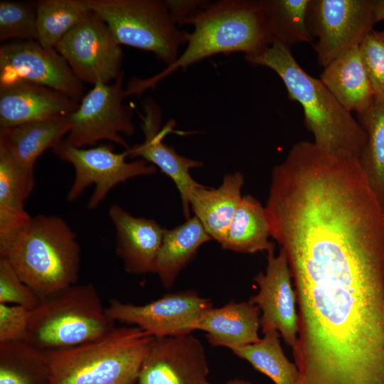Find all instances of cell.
Segmentation results:
<instances>
[{"instance_id":"7c38bea8","label":"cell","mask_w":384,"mask_h":384,"mask_svg":"<svg viewBox=\"0 0 384 384\" xmlns=\"http://www.w3.org/2000/svg\"><path fill=\"white\" fill-rule=\"evenodd\" d=\"M211 306L210 299L188 290L167 294L144 305L111 299L105 311L114 321L137 326L153 337H165L192 333L193 320Z\"/></svg>"},{"instance_id":"7402d4cb","label":"cell","mask_w":384,"mask_h":384,"mask_svg":"<svg viewBox=\"0 0 384 384\" xmlns=\"http://www.w3.org/2000/svg\"><path fill=\"white\" fill-rule=\"evenodd\" d=\"M32 191L11 155L0 145V257L6 255L32 218L24 208Z\"/></svg>"},{"instance_id":"d4e9b609","label":"cell","mask_w":384,"mask_h":384,"mask_svg":"<svg viewBox=\"0 0 384 384\" xmlns=\"http://www.w3.org/2000/svg\"><path fill=\"white\" fill-rule=\"evenodd\" d=\"M43 351L25 341L0 343V384H50Z\"/></svg>"},{"instance_id":"836d02e7","label":"cell","mask_w":384,"mask_h":384,"mask_svg":"<svg viewBox=\"0 0 384 384\" xmlns=\"http://www.w3.org/2000/svg\"><path fill=\"white\" fill-rule=\"evenodd\" d=\"M174 21L179 26L196 11L206 7L210 1L203 0L165 1Z\"/></svg>"},{"instance_id":"8992f818","label":"cell","mask_w":384,"mask_h":384,"mask_svg":"<svg viewBox=\"0 0 384 384\" xmlns=\"http://www.w3.org/2000/svg\"><path fill=\"white\" fill-rule=\"evenodd\" d=\"M108 25L121 45L151 52L166 66L179 56L189 32L172 19L165 1L85 0Z\"/></svg>"},{"instance_id":"6da1fadb","label":"cell","mask_w":384,"mask_h":384,"mask_svg":"<svg viewBox=\"0 0 384 384\" xmlns=\"http://www.w3.org/2000/svg\"><path fill=\"white\" fill-rule=\"evenodd\" d=\"M192 25L186 47L178 58L156 75L134 78L126 88L127 96L141 95L178 70L217 54L242 52L257 53L272 41L262 0H220L210 3L186 18L182 25Z\"/></svg>"},{"instance_id":"9c48e42d","label":"cell","mask_w":384,"mask_h":384,"mask_svg":"<svg viewBox=\"0 0 384 384\" xmlns=\"http://www.w3.org/2000/svg\"><path fill=\"white\" fill-rule=\"evenodd\" d=\"M55 49L82 82L110 83L122 72L121 46L107 23L91 9Z\"/></svg>"},{"instance_id":"f1b7e54d","label":"cell","mask_w":384,"mask_h":384,"mask_svg":"<svg viewBox=\"0 0 384 384\" xmlns=\"http://www.w3.org/2000/svg\"><path fill=\"white\" fill-rule=\"evenodd\" d=\"M272 41L290 48L297 43H312L308 14L311 0H262Z\"/></svg>"},{"instance_id":"277c9868","label":"cell","mask_w":384,"mask_h":384,"mask_svg":"<svg viewBox=\"0 0 384 384\" xmlns=\"http://www.w3.org/2000/svg\"><path fill=\"white\" fill-rule=\"evenodd\" d=\"M153 338L135 326H115L95 341L43 351L50 384H135Z\"/></svg>"},{"instance_id":"d590c367","label":"cell","mask_w":384,"mask_h":384,"mask_svg":"<svg viewBox=\"0 0 384 384\" xmlns=\"http://www.w3.org/2000/svg\"><path fill=\"white\" fill-rule=\"evenodd\" d=\"M207 384L212 383L208 382ZM225 384H252V383L243 379H232L226 382Z\"/></svg>"},{"instance_id":"8fae6325","label":"cell","mask_w":384,"mask_h":384,"mask_svg":"<svg viewBox=\"0 0 384 384\" xmlns=\"http://www.w3.org/2000/svg\"><path fill=\"white\" fill-rule=\"evenodd\" d=\"M18 81L55 90L79 102L84 87L55 48L37 41H12L0 47V85Z\"/></svg>"},{"instance_id":"e0dca14e","label":"cell","mask_w":384,"mask_h":384,"mask_svg":"<svg viewBox=\"0 0 384 384\" xmlns=\"http://www.w3.org/2000/svg\"><path fill=\"white\" fill-rule=\"evenodd\" d=\"M108 215L115 230V252L132 274L155 273L156 259L165 228L156 220L135 217L117 204Z\"/></svg>"},{"instance_id":"f546056e","label":"cell","mask_w":384,"mask_h":384,"mask_svg":"<svg viewBox=\"0 0 384 384\" xmlns=\"http://www.w3.org/2000/svg\"><path fill=\"white\" fill-rule=\"evenodd\" d=\"M37 41L36 3L0 1V41Z\"/></svg>"},{"instance_id":"4316f807","label":"cell","mask_w":384,"mask_h":384,"mask_svg":"<svg viewBox=\"0 0 384 384\" xmlns=\"http://www.w3.org/2000/svg\"><path fill=\"white\" fill-rule=\"evenodd\" d=\"M264 334L257 343L235 348L232 352L250 363L275 384H297L299 370L284 355L279 333L270 330Z\"/></svg>"},{"instance_id":"484cf974","label":"cell","mask_w":384,"mask_h":384,"mask_svg":"<svg viewBox=\"0 0 384 384\" xmlns=\"http://www.w3.org/2000/svg\"><path fill=\"white\" fill-rule=\"evenodd\" d=\"M366 134L359 164L368 186L384 210V105L373 103L357 114Z\"/></svg>"},{"instance_id":"603a6c76","label":"cell","mask_w":384,"mask_h":384,"mask_svg":"<svg viewBox=\"0 0 384 384\" xmlns=\"http://www.w3.org/2000/svg\"><path fill=\"white\" fill-rule=\"evenodd\" d=\"M211 240L194 215L173 229H165L155 264L162 285L171 287L200 247Z\"/></svg>"},{"instance_id":"7a4b0ae2","label":"cell","mask_w":384,"mask_h":384,"mask_svg":"<svg viewBox=\"0 0 384 384\" xmlns=\"http://www.w3.org/2000/svg\"><path fill=\"white\" fill-rule=\"evenodd\" d=\"M245 59L277 74L289 97L302 107L305 125L316 146L333 156L359 161L366 142L364 129L320 79L300 66L290 48L273 40L262 50Z\"/></svg>"},{"instance_id":"9a60e30c","label":"cell","mask_w":384,"mask_h":384,"mask_svg":"<svg viewBox=\"0 0 384 384\" xmlns=\"http://www.w3.org/2000/svg\"><path fill=\"white\" fill-rule=\"evenodd\" d=\"M267 260L265 273L260 272L254 278L259 292L249 301L256 304L262 312V333L277 331L286 344L293 349L298 339L299 317L287 255L281 247L275 256L273 249L267 252Z\"/></svg>"},{"instance_id":"44dd1931","label":"cell","mask_w":384,"mask_h":384,"mask_svg":"<svg viewBox=\"0 0 384 384\" xmlns=\"http://www.w3.org/2000/svg\"><path fill=\"white\" fill-rule=\"evenodd\" d=\"M319 79L350 112L361 113L374 103L359 46L353 47L324 68Z\"/></svg>"},{"instance_id":"30bf717a","label":"cell","mask_w":384,"mask_h":384,"mask_svg":"<svg viewBox=\"0 0 384 384\" xmlns=\"http://www.w3.org/2000/svg\"><path fill=\"white\" fill-rule=\"evenodd\" d=\"M308 23L317 61L325 68L373 30V0H311Z\"/></svg>"},{"instance_id":"2e32d148","label":"cell","mask_w":384,"mask_h":384,"mask_svg":"<svg viewBox=\"0 0 384 384\" xmlns=\"http://www.w3.org/2000/svg\"><path fill=\"white\" fill-rule=\"evenodd\" d=\"M78 106L69 96L45 86L24 81L0 85V128L68 117Z\"/></svg>"},{"instance_id":"d6986e66","label":"cell","mask_w":384,"mask_h":384,"mask_svg":"<svg viewBox=\"0 0 384 384\" xmlns=\"http://www.w3.org/2000/svg\"><path fill=\"white\" fill-rule=\"evenodd\" d=\"M70 129L68 117L0 128V145L11 155L21 176L31 189L34 165L47 149H53Z\"/></svg>"},{"instance_id":"ac0fdd59","label":"cell","mask_w":384,"mask_h":384,"mask_svg":"<svg viewBox=\"0 0 384 384\" xmlns=\"http://www.w3.org/2000/svg\"><path fill=\"white\" fill-rule=\"evenodd\" d=\"M260 310L250 301H230L224 306L210 307L202 311L191 324L192 331L206 332L213 346L230 350L257 343L260 338Z\"/></svg>"},{"instance_id":"5bb4252c","label":"cell","mask_w":384,"mask_h":384,"mask_svg":"<svg viewBox=\"0 0 384 384\" xmlns=\"http://www.w3.org/2000/svg\"><path fill=\"white\" fill-rule=\"evenodd\" d=\"M205 348L192 333L154 337L143 361L137 384H207Z\"/></svg>"},{"instance_id":"d6a6232c","label":"cell","mask_w":384,"mask_h":384,"mask_svg":"<svg viewBox=\"0 0 384 384\" xmlns=\"http://www.w3.org/2000/svg\"><path fill=\"white\" fill-rule=\"evenodd\" d=\"M31 309L0 304V343L25 341Z\"/></svg>"},{"instance_id":"3957f363","label":"cell","mask_w":384,"mask_h":384,"mask_svg":"<svg viewBox=\"0 0 384 384\" xmlns=\"http://www.w3.org/2000/svg\"><path fill=\"white\" fill-rule=\"evenodd\" d=\"M21 280L43 299L78 283L80 247L61 217H32L4 257Z\"/></svg>"},{"instance_id":"e575fe53","label":"cell","mask_w":384,"mask_h":384,"mask_svg":"<svg viewBox=\"0 0 384 384\" xmlns=\"http://www.w3.org/2000/svg\"><path fill=\"white\" fill-rule=\"evenodd\" d=\"M373 16L375 23L384 21V0H373Z\"/></svg>"},{"instance_id":"ffe728a7","label":"cell","mask_w":384,"mask_h":384,"mask_svg":"<svg viewBox=\"0 0 384 384\" xmlns=\"http://www.w3.org/2000/svg\"><path fill=\"white\" fill-rule=\"evenodd\" d=\"M244 176L240 172L224 176L215 188L203 185L195 188L189 198L190 208L212 238L224 240L242 196Z\"/></svg>"},{"instance_id":"4dcf8cb0","label":"cell","mask_w":384,"mask_h":384,"mask_svg":"<svg viewBox=\"0 0 384 384\" xmlns=\"http://www.w3.org/2000/svg\"><path fill=\"white\" fill-rule=\"evenodd\" d=\"M374 103L384 105V31L373 30L359 45Z\"/></svg>"},{"instance_id":"5b68a950","label":"cell","mask_w":384,"mask_h":384,"mask_svg":"<svg viewBox=\"0 0 384 384\" xmlns=\"http://www.w3.org/2000/svg\"><path fill=\"white\" fill-rule=\"evenodd\" d=\"M114 323L95 287L77 283L41 299L31 310L25 341L44 351L68 348L104 336Z\"/></svg>"},{"instance_id":"52a82bcc","label":"cell","mask_w":384,"mask_h":384,"mask_svg":"<svg viewBox=\"0 0 384 384\" xmlns=\"http://www.w3.org/2000/svg\"><path fill=\"white\" fill-rule=\"evenodd\" d=\"M52 151L61 160L73 165L75 177L67 194L70 202L76 201L82 193L95 184L87 202L88 210H95L117 184L132 178L153 175L156 167L143 159L126 161L124 151L117 153L111 143L90 148H78L63 139Z\"/></svg>"},{"instance_id":"83f0119b","label":"cell","mask_w":384,"mask_h":384,"mask_svg":"<svg viewBox=\"0 0 384 384\" xmlns=\"http://www.w3.org/2000/svg\"><path fill=\"white\" fill-rule=\"evenodd\" d=\"M36 8L37 41L48 49L55 48L90 10L85 0H40Z\"/></svg>"},{"instance_id":"cb8c5ba5","label":"cell","mask_w":384,"mask_h":384,"mask_svg":"<svg viewBox=\"0 0 384 384\" xmlns=\"http://www.w3.org/2000/svg\"><path fill=\"white\" fill-rule=\"evenodd\" d=\"M267 210L251 195L242 196L224 240L222 249L240 253L269 252L274 245Z\"/></svg>"},{"instance_id":"4fadbf2b","label":"cell","mask_w":384,"mask_h":384,"mask_svg":"<svg viewBox=\"0 0 384 384\" xmlns=\"http://www.w3.org/2000/svg\"><path fill=\"white\" fill-rule=\"evenodd\" d=\"M139 117L144 141L124 151L127 156L145 160L173 181L180 194L183 214L188 219L191 193L201 185L191 177L190 171L203 166V163L178 154L172 146L164 142L166 135L173 132L174 122H169L161 128L162 111L152 98L144 100L142 112L139 113Z\"/></svg>"},{"instance_id":"ba28073f","label":"cell","mask_w":384,"mask_h":384,"mask_svg":"<svg viewBox=\"0 0 384 384\" xmlns=\"http://www.w3.org/2000/svg\"><path fill=\"white\" fill-rule=\"evenodd\" d=\"M124 71L110 83H99L84 95L77 110L68 118L70 129L65 139L78 148L109 141L127 149L122 134L132 136L135 127L131 107L124 104Z\"/></svg>"},{"instance_id":"1f68e13d","label":"cell","mask_w":384,"mask_h":384,"mask_svg":"<svg viewBox=\"0 0 384 384\" xmlns=\"http://www.w3.org/2000/svg\"><path fill=\"white\" fill-rule=\"evenodd\" d=\"M40 302V297L21 280L9 260L0 257V304L32 310Z\"/></svg>"}]
</instances>
